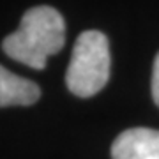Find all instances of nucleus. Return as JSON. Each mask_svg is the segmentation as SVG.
I'll list each match as a JSON object with an SVG mask.
<instances>
[{"mask_svg":"<svg viewBox=\"0 0 159 159\" xmlns=\"http://www.w3.org/2000/svg\"><path fill=\"white\" fill-rule=\"evenodd\" d=\"M113 159H159V131L148 127L125 129L111 145Z\"/></svg>","mask_w":159,"mask_h":159,"instance_id":"3","label":"nucleus"},{"mask_svg":"<svg viewBox=\"0 0 159 159\" xmlns=\"http://www.w3.org/2000/svg\"><path fill=\"white\" fill-rule=\"evenodd\" d=\"M41 96L39 87L0 66V106H29Z\"/></svg>","mask_w":159,"mask_h":159,"instance_id":"4","label":"nucleus"},{"mask_svg":"<svg viewBox=\"0 0 159 159\" xmlns=\"http://www.w3.org/2000/svg\"><path fill=\"white\" fill-rule=\"evenodd\" d=\"M152 97L154 102L159 108V53L154 60V71H152Z\"/></svg>","mask_w":159,"mask_h":159,"instance_id":"5","label":"nucleus"},{"mask_svg":"<svg viewBox=\"0 0 159 159\" xmlns=\"http://www.w3.org/2000/svg\"><path fill=\"white\" fill-rule=\"evenodd\" d=\"M66 43L62 14L50 6L32 7L23 14L20 29L7 35L2 50L18 62L32 69H44L48 57L55 55Z\"/></svg>","mask_w":159,"mask_h":159,"instance_id":"1","label":"nucleus"},{"mask_svg":"<svg viewBox=\"0 0 159 159\" xmlns=\"http://www.w3.org/2000/svg\"><path fill=\"white\" fill-rule=\"evenodd\" d=\"M108 37L99 30H85L74 43L66 85L74 96L90 97L102 90L110 78Z\"/></svg>","mask_w":159,"mask_h":159,"instance_id":"2","label":"nucleus"}]
</instances>
